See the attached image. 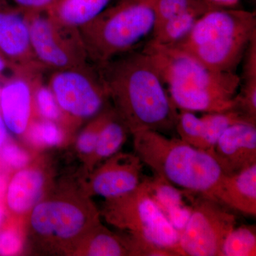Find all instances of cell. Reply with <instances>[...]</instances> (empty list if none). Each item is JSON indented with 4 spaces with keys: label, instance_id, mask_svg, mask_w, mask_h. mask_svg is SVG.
<instances>
[{
    "label": "cell",
    "instance_id": "24",
    "mask_svg": "<svg viewBox=\"0 0 256 256\" xmlns=\"http://www.w3.org/2000/svg\"><path fill=\"white\" fill-rule=\"evenodd\" d=\"M24 136L31 146L36 148L58 146L65 140V129L58 122L36 117Z\"/></svg>",
    "mask_w": 256,
    "mask_h": 256
},
{
    "label": "cell",
    "instance_id": "4",
    "mask_svg": "<svg viewBox=\"0 0 256 256\" xmlns=\"http://www.w3.org/2000/svg\"><path fill=\"white\" fill-rule=\"evenodd\" d=\"M256 36L255 12L214 8L202 15L190 34L174 47L216 72L236 73Z\"/></svg>",
    "mask_w": 256,
    "mask_h": 256
},
{
    "label": "cell",
    "instance_id": "7",
    "mask_svg": "<svg viewBox=\"0 0 256 256\" xmlns=\"http://www.w3.org/2000/svg\"><path fill=\"white\" fill-rule=\"evenodd\" d=\"M102 215L116 228L182 256L180 232L152 198L144 178L133 191L106 200Z\"/></svg>",
    "mask_w": 256,
    "mask_h": 256
},
{
    "label": "cell",
    "instance_id": "33",
    "mask_svg": "<svg viewBox=\"0 0 256 256\" xmlns=\"http://www.w3.org/2000/svg\"><path fill=\"white\" fill-rule=\"evenodd\" d=\"M212 8H238L240 0H202Z\"/></svg>",
    "mask_w": 256,
    "mask_h": 256
},
{
    "label": "cell",
    "instance_id": "30",
    "mask_svg": "<svg viewBox=\"0 0 256 256\" xmlns=\"http://www.w3.org/2000/svg\"><path fill=\"white\" fill-rule=\"evenodd\" d=\"M201 6L210 8L202 0H156V24L154 28L176 15Z\"/></svg>",
    "mask_w": 256,
    "mask_h": 256
},
{
    "label": "cell",
    "instance_id": "32",
    "mask_svg": "<svg viewBox=\"0 0 256 256\" xmlns=\"http://www.w3.org/2000/svg\"><path fill=\"white\" fill-rule=\"evenodd\" d=\"M13 4L26 12H46L56 0H11Z\"/></svg>",
    "mask_w": 256,
    "mask_h": 256
},
{
    "label": "cell",
    "instance_id": "37",
    "mask_svg": "<svg viewBox=\"0 0 256 256\" xmlns=\"http://www.w3.org/2000/svg\"><path fill=\"white\" fill-rule=\"evenodd\" d=\"M6 210L3 202H0V229L4 225L6 220Z\"/></svg>",
    "mask_w": 256,
    "mask_h": 256
},
{
    "label": "cell",
    "instance_id": "6",
    "mask_svg": "<svg viewBox=\"0 0 256 256\" xmlns=\"http://www.w3.org/2000/svg\"><path fill=\"white\" fill-rule=\"evenodd\" d=\"M25 220L36 242L65 254H74L86 235L100 223V212L89 196L73 192L44 197Z\"/></svg>",
    "mask_w": 256,
    "mask_h": 256
},
{
    "label": "cell",
    "instance_id": "27",
    "mask_svg": "<svg viewBox=\"0 0 256 256\" xmlns=\"http://www.w3.org/2000/svg\"><path fill=\"white\" fill-rule=\"evenodd\" d=\"M34 106L36 117L60 124L62 114L50 86L42 84L40 77L34 84Z\"/></svg>",
    "mask_w": 256,
    "mask_h": 256
},
{
    "label": "cell",
    "instance_id": "5",
    "mask_svg": "<svg viewBox=\"0 0 256 256\" xmlns=\"http://www.w3.org/2000/svg\"><path fill=\"white\" fill-rule=\"evenodd\" d=\"M156 0H118L78 28L90 63L100 66L134 50L156 24Z\"/></svg>",
    "mask_w": 256,
    "mask_h": 256
},
{
    "label": "cell",
    "instance_id": "12",
    "mask_svg": "<svg viewBox=\"0 0 256 256\" xmlns=\"http://www.w3.org/2000/svg\"><path fill=\"white\" fill-rule=\"evenodd\" d=\"M143 163L137 154L118 152L90 172L84 193L107 198L133 191L142 181Z\"/></svg>",
    "mask_w": 256,
    "mask_h": 256
},
{
    "label": "cell",
    "instance_id": "13",
    "mask_svg": "<svg viewBox=\"0 0 256 256\" xmlns=\"http://www.w3.org/2000/svg\"><path fill=\"white\" fill-rule=\"evenodd\" d=\"M40 74H14L0 88V114L8 130L24 136L36 117L34 106V84Z\"/></svg>",
    "mask_w": 256,
    "mask_h": 256
},
{
    "label": "cell",
    "instance_id": "9",
    "mask_svg": "<svg viewBox=\"0 0 256 256\" xmlns=\"http://www.w3.org/2000/svg\"><path fill=\"white\" fill-rule=\"evenodd\" d=\"M192 198L191 214L180 232L182 256H222L228 234L236 226L234 212L208 195Z\"/></svg>",
    "mask_w": 256,
    "mask_h": 256
},
{
    "label": "cell",
    "instance_id": "15",
    "mask_svg": "<svg viewBox=\"0 0 256 256\" xmlns=\"http://www.w3.org/2000/svg\"><path fill=\"white\" fill-rule=\"evenodd\" d=\"M48 176L44 168L28 164L16 171L8 182L5 207L12 218L26 220L32 208L44 196Z\"/></svg>",
    "mask_w": 256,
    "mask_h": 256
},
{
    "label": "cell",
    "instance_id": "8",
    "mask_svg": "<svg viewBox=\"0 0 256 256\" xmlns=\"http://www.w3.org/2000/svg\"><path fill=\"white\" fill-rule=\"evenodd\" d=\"M90 64L54 70L50 76L48 86L62 111L64 129L90 120L110 104L98 68Z\"/></svg>",
    "mask_w": 256,
    "mask_h": 256
},
{
    "label": "cell",
    "instance_id": "16",
    "mask_svg": "<svg viewBox=\"0 0 256 256\" xmlns=\"http://www.w3.org/2000/svg\"><path fill=\"white\" fill-rule=\"evenodd\" d=\"M213 198L234 212L256 216V164L232 174H224Z\"/></svg>",
    "mask_w": 256,
    "mask_h": 256
},
{
    "label": "cell",
    "instance_id": "34",
    "mask_svg": "<svg viewBox=\"0 0 256 256\" xmlns=\"http://www.w3.org/2000/svg\"><path fill=\"white\" fill-rule=\"evenodd\" d=\"M8 174V172L0 168V202H4L5 193L9 182Z\"/></svg>",
    "mask_w": 256,
    "mask_h": 256
},
{
    "label": "cell",
    "instance_id": "11",
    "mask_svg": "<svg viewBox=\"0 0 256 256\" xmlns=\"http://www.w3.org/2000/svg\"><path fill=\"white\" fill-rule=\"evenodd\" d=\"M0 53L14 74H40L30 40L26 12L6 0H0Z\"/></svg>",
    "mask_w": 256,
    "mask_h": 256
},
{
    "label": "cell",
    "instance_id": "19",
    "mask_svg": "<svg viewBox=\"0 0 256 256\" xmlns=\"http://www.w3.org/2000/svg\"><path fill=\"white\" fill-rule=\"evenodd\" d=\"M74 255L130 256L124 236L114 233L99 223L82 239Z\"/></svg>",
    "mask_w": 256,
    "mask_h": 256
},
{
    "label": "cell",
    "instance_id": "1",
    "mask_svg": "<svg viewBox=\"0 0 256 256\" xmlns=\"http://www.w3.org/2000/svg\"><path fill=\"white\" fill-rule=\"evenodd\" d=\"M110 102L130 134L175 130L178 109L156 66L142 50H133L96 66Z\"/></svg>",
    "mask_w": 256,
    "mask_h": 256
},
{
    "label": "cell",
    "instance_id": "31",
    "mask_svg": "<svg viewBox=\"0 0 256 256\" xmlns=\"http://www.w3.org/2000/svg\"><path fill=\"white\" fill-rule=\"evenodd\" d=\"M30 161L28 152L14 142H6L0 148V168L8 172L22 169Z\"/></svg>",
    "mask_w": 256,
    "mask_h": 256
},
{
    "label": "cell",
    "instance_id": "10",
    "mask_svg": "<svg viewBox=\"0 0 256 256\" xmlns=\"http://www.w3.org/2000/svg\"><path fill=\"white\" fill-rule=\"evenodd\" d=\"M34 55L44 68H75L90 63L78 28L55 22L46 12H26Z\"/></svg>",
    "mask_w": 256,
    "mask_h": 256
},
{
    "label": "cell",
    "instance_id": "3",
    "mask_svg": "<svg viewBox=\"0 0 256 256\" xmlns=\"http://www.w3.org/2000/svg\"><path fill=\"white\" fill-rule=\"evenodd\" d=\"M132 136L134 152L156 176L184 191L212 197L225 174L212 154L158 131Z\"/></svg>",
    "mask_w": 256,
    "mask_h": 256
},
{
    "label": "cell",
    "instance_id": "18",
    "mask_svg": "<svg viewBox=\"0 0 256 256\" xmlns=\"http://www.w3.org/2000/svg\"><path fill=\"white\" fill-rule=\"evenodd\" d=\"M114 0H56L46 13L55 22L79 28L90 22Z\"/></svg>",
    "mask_w": 256,
    "mask_h": 256
},
{
    "label": "cell",
    "instance_id": "20",
    "mask_svg": "<svg viewBox=\"0 0 256 256\" xmlns=\"http://www.w3.org/2000/svg\"><path fill=\"white\" fill-rule=\"evenodd\" d=\"M210 9L214 8H194L166 20L153 30L148 42L158 46H176L190 34L198 18Z\"/></svg>",
    "mask_w": 256,
    "mask_h": 256
},
{
    "label": "cell",
    "instance_id": "14",
    "mask_svg": "<svg viewBox=\"0 0 256 256\" xmlns=\"http://www.w3.org/2000/svg\"><path fill=\"white\" fill-rule=\"evenodd\" d=\"M212 156L225 174H232L256 164V124L242 122L226 130Z\"/></svg>",
    "mask_w": 256,
    "mask_h": 256
},
{
    "label": "cell",
    "instance_id": "26",
    "mask_svg": "<svg viewBox=\"0 0 256 256\" xmlns=\"http://www.w3.org/2000/svg\"><path fill=\"white\" fill-rule=\"evenodd\" d=\"M175 130L184 142L206 151L204 126L201 117L191 111L180 110Z\"/></svg>",
    "mask_w": 256,
    "mask_h": 256
},
{
    "label": "cell",
    "instance_id": "21",
    "mask_svg": "<svg viewBox=\"0 0 256 256\" xmlns=\"http://www.w3.org/2000/svg\"><path fill=\"white\" fill-rule=\"evenodd\" d=\"M130 134L116 111L108 120L101 130L94 151L86 160L90 172L96 166L118 152Z\"/></svg>",
    "mask_w": 256,
    "mask_h": 256
},
{
    "label": "cell",
    "instance_id": "25",
    "mask_svg": "<svg viewBox=\"0 0 256 256\" xmlns=\"http://www.w3.org/2000/svg\"><path fill=\"white\" fill-rule=\"evenodd\" d=\"M255 225L236 226L227 236L222 246V256H256Z\"/></svg>",
    "mask_w": 256,
    "mask_h": 256
},
{
    "label": "cell",
    "instance_id": "29",
    "mask_svg": "<svg viewBox=\"0 0 256 256\" xmlns=\"http://www.w3.org/2000/svg\"><path fill=\"white\" fill-rule=\"evenodd\" d=\"M24 220L12 218L0 229V256L21 254L24 246Z\"/></svg>",
    "mask_w": 256,
    "mask_h": 256
},
{
    "label": "cell",
    "instance_id": "17",
    "mask_svg": "<svg viewBox=\"0 0 256 256\" xmlns=\"http://www.w3.org/2000/svg\"><path fill=\"white\" fill-rule=\"evenodd\" d=\"M148 192L160 210L178 232L191 214V206L185 203L186 192L154 176L144 178Z\"/></svg>",
    "mask_w": 256,
    "mask_h": 256
},
{
    "label": "cell",
    "instance_id": "35",
    "mask_svg": "<svg viewBox=\"0 0 256 256\" xmlns=\"http://www.w3.org/2000/svg\"><path fill=\"white\" fill-rule=\"evenodd\" d=\"M8 136V128L5 126L2 118L0 114V148L6 142Z\"/></svg>",
    "mask_w": 256,
    "mask_h": 256
},
{
    "label": "cell",
    "instance_id": "2",
    "mask_svg": "<svg viewBox=\"0 0 256 256\" xmlns=\"http://www.w3.org/2000/svg\"><path fill=\"white\" fill-rule=\"evenodd\" d=\"M149 56L178 110L208 112L236 109L240 78L236 73L216 72L184 50L148 42Z\"/></svg>",
    "mask_w": 256,
    "mask_h": 256
},
{
    "label": "cell",
    "instance_id": "23",
    "mask_svg": "<svg viewBox=\"0 0 256 256\" xmlns=\"http://www.w3.org/2000/svg\"><path fill=\"white\" fill-rule=\"evenodd\" d=\"M204 126L205 144L206 151L212 154L216 143L222 133L230 126L242 122H256L246 114L236 109L208 112L202 116Z\"/></svg>",
    "mask_w": 256,
    "mask_h": 256
},
{
    "label": "cell",
    "instance_id": "28",
    "mask_svg": "<svg viewBox=\"0 0 256 256\" xmlns=\"http://www.w3.org/2000/svg\"><path fill=\"white\" fill-rule=\"evenodd\" d=\"M114 112V108L110 104L98 116L89 120L79 134L77 138L76 148L85 160L94 151L101 130Z\"/></svg>",
    "mask_w": 256,
    "mask_h": 256
},
{
    "label": "cell",
    "instance_id": "22",
    "mask_svg": "<svg viewBox=\"0 0 256 256\" xmlns=\"http://www.w3.org/2000/svg\"><path fill=\"white\" fill-rule=\"evenodd\" d=\"M242 79L236 96V110L256 121V36L244 58Z\"/></svg>",
    "mask_w": 256,
    "mask_h": 256
},
{
    "label": "cell",
    "instance_id": "36",
    "mask_svg": "<svg viewBox=\"0 0 256 256\" xmlns=\"http://www.w3.org/2000/svg\"><path fill=\"white\" fill-rule=\"evenodd\" d=\"M8 68H10V64L6 58L0 53V79L3 78L5 70Z\"/></svg>",
    "mask_w": 256,
    "mask_h": 256
}]
</instances>
